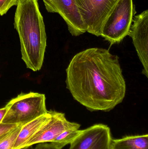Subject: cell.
<instances>
[{
  "mask_svg": "<svg viewBox=\"0 0 148 149\" xmlns=\"http://www.w3.org/2000/svg\"><path fill=\"white\" fill-rule=\"evenodd\" d=\"M14 26L20 38L22 59L27 68L34 72L42 67L47 46L43 17L37 0L18 2Z\"/></svg>",
  "mask_w": 148,
  "mask_h": 149,
  "instance_id": "7a4b0ae2",
  "label": "cell"
},
{
  "mask_svg": "<svg viewBox=\"0 0 148 149\" xmlns=\"http://www.w3.org/2000/svg\"><path fill=\"white\" fill-rule=\"evenodd\" d=\"M119 0H75L86 31L100 36L103 26Z\"/></svg>",
  "mask_w": 148,
  "mask_h": 149,
  "instance_id": "5b68a950",
  "label": "cell"
},
{
  "mask_svg": "<svg viewBox=\"0 0 148 149\" xmlns=\"http://www.w3.org/2000/svg\"><path fill=\"white\" fill-rule=\"evenodd\" d=\"M20 149H34V148L33 146H30V147H25Z\"/></svg>",
  "mask_w": 148,
  "mask_h": 149,
  "instance_id": "ac0fdd59",
  "label": "cell"
},
{
  "mask_svg": "<svg viewBox=\"0 0 148 149\" xmlns=\"http://www.w3.org/2000/svg\"><path fill=\"white\" fill-rule=\"evenodd\" d=\"M66 73L67 88L89 111L109 112L125 98L126 82L119 58L108 50L90 48L77 53Z\"/></svg>",
  "mask_w": 148,
  "mask_h": 149,
  "instance_id": "6da1fadb",
  "label": "cell"
},
{
  "mask_svg": "<svg viewBox=\"0 0 148 149\" xmlns=\"http://www.w3.org/2000/svg\"><path fill=\"white\" fill-rule=\"evenodd\" d=\"M110 149H148V134L112 139Z\"/></svg>",
  "mask_w": 148,
  "mask_h": 149,
  "instance_id": "8fae6325",
  "label": "cell"
},
{
  "mask_svg": "<svg viewBox=\"0 0 148 149\" xmlns=\"http://www.w3.org/2000/svg\"><path fill=\"white\" fill-rule=\"evenodd\" d=\"M112 138L107 125L97 124L81 130L69 149H110Z\"/></svg>",
  "mask_w": 148,
  "mask_h": 149,
  "instance_id": "ba28073f",
  "label": "cell"
},
{
  "mask_svg": "<svg viewBox=\"0 0 148 149\" xmlns=\"http://www.w3.org/2000/svg\"><path fill=\"white\" fill-rule=\"evenodd\" d=\"M43 1L48 12L57 13L63 18L72 36H78L87 32L75 0Z\"/></svg>",
  "mask_w": 148,
  "mask_h": 149,
  "instance_id": "52a82bcc",
  "label": "cell"
},
{
  "mask_svg": "<svg viewBox=\"0 0 148 149\" xmlns=\"http://www.w3.org/2000/svg\"><path fill=\"white\" fill-rule=\"evenodd\" d=\"M50 116V113L49 111H48L46 114L22 125L13 149L23 148L25 144L48 120Z\"/></svg>",
  "mask_w": 148,
  "mask_h": 149,
  "instance_id": "30bf717a",
  "label": "cell"
},
{
  "mask_svg": "<svg viewBox=\"0 0 148 149\" xmlns=\"http://www.w3.org/2000/svg\"><path fill=\"white\" fill-rule=\"evenodd\" d=\"M22 126L18 125L14 129L0 138V149H13Z\"/></svg>",
  "mask_w": 148,
  "mask_h": 149,
  "instance_id": "4fadbf2b",
  "label": "cell"
},
{
  "mask_svg": "<svg viewBox=\"0 0 148 149\" xmlns=\"http://www.w3.org/2000/svg\"><path fill=\"white\" fill-rule=\"evenodd\" d=\"M17 5V0H0V16L5 15L13 6Z\"/></svg>",
  "mask_w": 148,
  "mask_h": 149,
  "instance_id": "5bb4252c",
  "label": "cell"
},
{
  "mask_svg": "<svg viewBox=\"0 0 148 149\" xmlns=\"http://www.w3.org/2000/svg\"><path fill=\"white\" fill-rule=\"evenodd\" d=\"M81 130L77 128H72L63 131L53 142L50 143L54 146L62 149L71 142L80 134Z\"/></svg>",
  "mask_w": 148,
  "mask_h": 149,
  "instance_id": "7c38bea8",
  "label": "cell"
},
{
  "mask_svg": "<svg viewBox=\"0 0 148 149\" xmlns=\"http://www.w3.org/2000/svg\"><path fill=\"white\" fill-rule=\"evenodd\" d=\"M129 36L143 65L142 73L148 77V10H144L133 18Z\"/></svg>",
  "mask_w": 148,
  "mask_h": 149,
  "instance_id": "9c48e42d",
  "label": "cell"
},
{
  "mask_svg": "<svg viewBox=\"0 0 148 149\" xmlns=\"http://www.w3.org/2000/svg\"><path fill=\"white\" fill-rule=\"evenodd\" d=\"M49 112L50 114L49 119L25 144L23 148L39 143H51L66 130L72 128H80V124L68 121L63 113L52 110Z\"/></svg>",
  "mask_w": 148,
  "mask_h": 149,
  "instance_id": "8992f818",
  "label": "cell"
},
{
  "mask_svg": "<svg viewBox=\"0 0 148 149\" xmlns=\"http://www.w3.org/2000/svg\"><path fill=\"white\" fill-rule=\"evenodd\" d=\"M24 1V0H17V4L18 3V2L20 1Z\"/></svg>",
  "mask_w": 148,
  "mask_h": 149,
  "instance_id": "d6986e66",
  "label": "cell"
},
{
  "mask_svg": "<svg viewBox=\"0 0 148 149\" xmlns=\"http://www.w3.org/2000/svg\"><path fill=\"white\" fill-rule=\"evenodd\" d=\"M7 112L2 123L23 125L46 114V96L43 94L21 93L5 106Z\"/></svg>",
  "mask_w": 148,
  "mask_h": 149,
  "instance_id": "3957f363",
  "label": "cell"
},
{
  "mask_svg": "<svg viewBox=\"0 0 148 149\" xmlns=\"http://www.w3.org/2000/svg\"><path fill=\"white\" fill-rule=\"evenodd\" d=\"M19 125L15 124H0V138L14 129Z\"/></svg>",
  "mask_w": 148,
  "mask_h": 149,
  "instance_id": "9a60e30c",
  "label": "cell"
},
{
  "mask_svg": "<svg viewBox=\"0 0 148 149\" xmlns=\"http://www.w3.org/2000/svg\"><path fill=\"white\" fill-rule=\"evenodd\" d=\"M136 13L133 0H119L105 21L101 36L111 45L120 42L129 35Z\"/></svg>",
  "mask_w": 148,
  "mask_h": 149,
  "instance_id": "277c9868",
  "label": "cell"
},
{
  "mask_svg": "<svg viewBox=\"0 0 148 149\" xmlns=\"http://www.w3.org/2000/svg\"><path fill=\"white\" fill-rule=\"evenodd\" d=\"M7 112V108L6 107L0 109V124L1 123L2 121Z\"/></svg>",
  "mask_w": 148,
  "mask_h": 149,
  "instance_id": "e0dca14e",
  "label": "cell"
},
{
  "mask_svg": "<svg viewBox=\"0 0 148 149\" xmlns=\"http://www.w3.org/2000/svg\"><path fill=\"white\" fill-rule=\"evenodd\" d=\"M34 149H60L54 146L51 143H39Z\"/></svg>",
  "mask_w": 148,
  "mask_h": 149,
  "instance_id": "2e32d148",
  "label": "cell"
},
{
  "mask_svg": "<svg viewBox=\"0 0 148 149\" xmlns=\"http://www.w3.org/2000/svg\"></svg>",
  "mask_w": 148,
  "mask_h": 149,
  "instance_id": "ffe728a7",
  "label": "cell"
}]
</instances>
